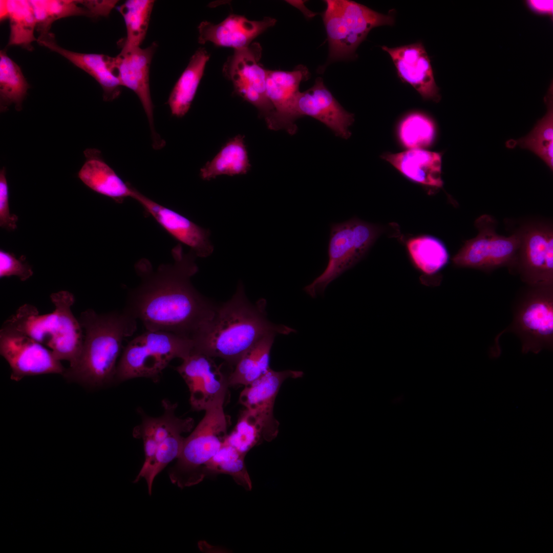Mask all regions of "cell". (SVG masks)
Segmentation results:
<instances>
[{"label":"cell","mask_w":553,"mask_h":553,"mask_svg":"<svg viewBox=\"0 0 553 553\" xmlns=\"http://www.w3.org/2000/svg\"><path fill=\"white\" fill-rule=\"evenodd\" d=\"M323 14L329 45L324 68L331 62L354 58L360 44L374 28L393 25L392 15L377 12L352 1L326 0Z\"/></svg>","instance_id":"cell-7"},{"label":"cell","mask_w":553,"mask_h":553,"mask_svg":"<svg viewBox=\"0 0 553 553\" xmlns=\"http://www.w3.org/2000/svg\"><path fill=\"white\" fill-rule=\"evenodd\" d=\"M436 135L435 124L424 114L413 112L406 115L399 123L398 136L402 145L408 149L430 146Z\"/></svg>","instance_id":"cell-36"},{"label":"cell","mask_w":553,"mask_h":553,"mask_svg":"<svg viewBox=\"0 0 553 553\" xmlns=\"http://www.w3.org/2000/svg\"><path fill=\"white\" fill-rule=\"evenodd\" d=\"M266 305L264 299L251 302L243 284L239 283L231 298L217 305L211 319L192 338L194 351L222 358L235 366L248 349L266 335L295 332L292 328L270 322Z\"/></svg>","instance_id":"cell-2"},{"label":"cell","mask_w":553,"mask_h":553,"mask_svg":"<svg viewBox=\"0 0 553 553\" xmlns=\"http://www.w3.org/2000/svg\"><path fill=\"white\" fill-rule=\"evenodd\" d=\"M276 334L264 336L239 358L228 375L229 386H246L259 379L270 369V351Z\"/></svg>","instance_id":"cell-28"},{"label":"cell","mask_w":553,"mask_h":553,"mask_svg":"<svg viewBox=\"0 0 553 553\" xmlns=\"http://www.w3.org/2000/svg\"><path fill=\"white\" fill-rule=\"evenodd\" d=\"M382 49L389 54L403 81L411 85L424 99L440 100L430 59L421 42Z\"/></svg>","instance_id":"cell-20"},{"label":"cell","mask_w":553,"mask_h":553,"mask_svg":"<svg viewBox=\"0 0 553 553\" xmlns=\"http://www.w3.org/2000/svg\"><path fill=\"white\" fill-rule=\"evenodd\" d=\"M225 399L205 411L204 416L184 438L177 462L169 471L171 482L180 488L201 482L207 462L219 451L227 436L230 418L224 411Z\"/></svg>","instance_id":"cell-6"},{"label":"cell","mask_w":553,"mask_h":553,"mask_svg":"<svg viewBox=\"0 0 553 553\" xmlns=\"http://www.w3.org/2000/svg\"><path fill=\"white\" fill-rule=\"evenodd\" d=\"M30 86L20 67L7 54L0 52V102L1 111L14 104L20 111Z\"/></svg>","instance_id":"cell-31"},{"label":"cell","mask_w":553,"mask_h":553,"mask_svg":"<svg viewBox=\"0 0 553 553\" xmlns=\"http://www.w3.org/2000/svg\"><path fill=\"white\" fill-rule=\"evenodd\" d=\"M83 153L86 161L78 173L83 184L118 203L132 197L133 186L125 182L104 161L99 150L87 148Z\"/></svg>","instance_id":"cell-24"},{"label":"cell","mask_w":553,"mask_h":553,"mask_svg":"<svg viewBox=\"0 0 553 553\" xmlns=\"http://www.w3.org/2000/svg\"><path fill=\"white\" fill-rule=\"evenodd\" d=\"M0 354L10 367V378L16 381L29 376L62 375L66 369L48 348L22 333L2 326Z\"/></svg>","instance_id":"cell-12"},{"label":"cell","mask_w":553,"mask_h":553,"mask_svg":"<svg viewBox=\"0 0 553 553\" xmlns=\"http://www.w3.org/2000/svg\"><path fill=\"white\" fill-rule=\"evenodd\" d=\"M310 76L308 68L303 65L291 71L267 70L266 93L274 112L267 124L271 130H285L290 135L296 133L298 119L295 104L300 91L301 82Z\"/></svg>","instance_id":"cell-15"},{"label":"cell","mask_w":553,"mask_h":553,"mask_svg":"<svg viewBox=\"0 0 553 553\" xmlns=\"http://www.w3.org/2000/svg\"><path fill=\"white\" fill-rule=\"evenodd\" d=\"M493 222L486 216L477 220L479 233L453 257L455 266L488 272L503 266H507L511 271L515 270L522 234L500 236L495 232Z\"/></svg>","instance_id":"cell-10"},{"label":"cell","mask_w":553,"mask_h":553,"mask_svg":"<svg viewBox=\"0 0 553 553\" xmlns=\"http://www.w3.org/2000/svg\"><path fill=\"white\" fill-rule=\"evenodd\" d=\"M55 306L50 313L40 314L36 307L25 304L7 318L2 327L22 333L50 349L57 359L73 363L82 346L83 331L71 310L75 299L66 290L53 293Z\"/></svg>","instance_id":"cell-4"},{"label":"cell","mask_w":553,"mask_h":553,"mask_svg":"<svg viewBox=\"0 0 553 553\" xmlns=\"http://www.w3.org/2000/svg\"><path fill=\"white\" fill-rule=\"evenodd\" d=\"M528 286L514 301L512 323L495 339V356L501 352L500 336L507 332L518 336L524 353L552 349L553 285Z\"/></svg>","instance_id":"cell-8"},{"label":"cell","mask_w":553,"mask_h":553,"mask_svg":"<svg viewBox=\"0 0 553 553\" xmlns=\"http://www.w3.org/2000/svg\"><path fill=\"white\" fill-rule=\"evenodd\" d=\"M262 52L258 42L234 50L224 64L223 73L231 81L233 92L253 105L267 124L274 110L266 93L267 69L260 63Z\"/></svg>","instance_id":"cell-11"},{"label":"cell","mask_w":553,"mask_h":553,"mask_svg":"<svg viewBox=\"0 0 553 553\" xmlns=\"http://www.w3.org/2000/svg\"><path fill=\"white\" fill-rule=\"evenodd\" d=\"M264 439L262 427L254 415L245 409L240 414L236 425L227 435L224 443L242 453H246Z\"/></svg>","instance_id":"cell-37"},{"label":"cell","mask_w":553,"mask_h":553,"mask_svg":"<svg viewBox=\"0 0 553 553\" xmlns=\"http://www.w3.org/2000/svg\"><path fill=\"white\" fill-rule=\"evenodd\" d=\"M301 371H274L270 369L262 377L245 386L239 401L251 412L260 423L263 438L271 441L278 435L279 422L273 414L276 397L283 382L287 378L302 377Z\"/></svg>","instance_id":"cell-16"},{"label":"cell","mask_w":553,"mask_h":553,"mask_svg":"<svg viewBox=\"0 0 553 553\" xmlns=\"http://www.w3.org/2000/svg\"><path fill=\"white\" fill-rule=\"evenodd\" d=\"M298 118L308 116L320 121L340 138L348 139L349 127L354 121V114L346 111L318 77L313 86L300 92L295 104Z\"/></svg>","instance_id":"cell-19"},{"label":"cell","mask_w":553,"mask_h":553,"mask_svg":"<svg viewBox=\"0 0 553 553\" xmlns=\"http://www.w3.org/2000/svg\"><path fill=\"white\" fill-rule=\"evenodd\" d=\"M515 269L527 285H553V236L550 229L536 227L522 234Z\"/></svg>","instance_id":"cell-17"},{"label":"cell","mask_w":553,"mask_h":553,"mask_svg":"<svg viewBox=\"0 0 553 553\" xmlns=\"http://www.w3.org/2000/svg\"><path fill=\"white\" fill-rule=\"evenodd\" d=\"M185 432H187L184 430H178L164 438L148 440L143 443L144 461L134 482L144 479L149 494H151L153 483L157 475L179 456L184 439L182 434Z\"/></svg>","instance_id":"cell-26"},{"label":"cell","mask_w":553,"mask_h":553,"mask_svg":"<svg viewBox=\"0 0 553 553\" xmlns=\"http://www.w3.org/2000/svg\"><path fill=\"white\" fill-rule=\"evenodd\" d=\"M132 198L139 202L145 212L175 239L190 247L197 257L211 255L214 247L210 240V231L177 212L153 201L133 187Z\"/></svg>","instance_id":"cell-18"},{"label":"cell","mask_w":553,"mask_h":553,"mask_svg":"<svg viewBox=\"0 0 553 553\" xmlns=\"http://www.w3.org/2000/svg\"><path fill=\"white\" fill-rule=\"evenodd\" d=\"M194 348V341L189 337L167 331L146 330L123 349L114 381L144 377L157 381L173 359H184Z\"/></svg>","instance_id":"cell-5"},{"label":"cell","mask_w":553,"mask_h":553,"mask_svg":"<svg viewBox=\"0 0 553 553\" xmlns=\"http://www.w3.org/2000/svg\"><path fill=\"white\" fill-rule=\"evenodd\" d=\"M186 384L193 409L205 411L218 401L225 399L228 375L217 365L213 357L193 351L176 368Z\"/></svg>","instance_id":"cell-13"},{"label":"cell","mask_w":553,"mask_h":553,"mask_svg":"<svg viewBox=\"0 0 553 553\" xmlns=\"http://www.w3.org/2000/svg\"><path fill=\"white\" fill-rule=\"evenodd\" d=\"M527 7L536 14L551 16L553 14V1L548 0H528L525 2Z\"/></svg>","instance_id":"cell-40"},{"label":"cell","mask_w":553,"mask_h":553,"mask_svg":"<svg viewBox=\"0 0 553 553\" xmlns=\"http://www.w3.org/2000/svg\"><path fill=\"white\" fill-rule=\"evenodd\" d=\"M1 20L8 19L10 23L9 46H20L28 50L37 41L34 32L36 22L29 1L1 0Z\"/></svg>","instance_id":"cell-29"},{"label":"cell","mask_w":553,"mask_h":553,"mask_svg":"<svg viewBox=\"0 0 553 553\" xmlns=\"http://www.w3.org/2000/svg\"><path fill=\"white\" fill-rule=\"evenodd\" d=\"M381 157L414 182L429 187H442L440 153L413 148L398 153H385Z\"/></svg>","instance_id":"cell-23"},{"label":"cell","mask_w":553,"mask_h":553,"mask_svg":"<svg viewBox=\"0 0 553 553\" xmlns=\"http://www.w3.org/2000/svg\"><path fill=\"white\" fill-rule=\"evenodd\" d=\"M78 320L83 331L81 350L62 376L68 382L99 388L115 380L122 342L135 333L137 320L124 309L101 314L88 309Z\"/></svg>","instance_id":"cell-3"},{"label":"cell","mask_w":553,"mask_h":553,"mask_svg":"<svg viewBox=\"0 0 553 553\" xmlns=\"http://www.w3.org/2000/svg\"><path fill=\"white\" fill-rule=\"evenodd\" d=\"M36 22V30L40 35L49 32L55 20L73 15H87L90 12L84 1L30 0Z\"/></svg>","instance_id":"cell-34"},{"label":"cell","mask_w":553,"mask_h":553,"mask_svg":"<svg viewBox=\"0 0 553 553\" xmlns=\"http://www.w3.org/2000/svg\"><path fill=\"white\" fill-rule=\"evenodd\" d=\"M38 44L54 51L93 77L103 90V98L111 101L119 96L122 87L117 75L114 57L94 53H81L62 48L51 33L40 35Z\"/></svg>","instance_id":"cell-22"},{"label":"cell","mask_w":553,"mask_h":553,"mask_svg":"<svg viewBox=\"0 0 553 553\" xmlns=\"http://www.w3.org/2000/svg\"><path fill=\"white\" fill-rule=\"evenodd\" d=\"M120 47V52L114 57L118 77L122 86L133 91L138 97L149 123L153 146L155 149L161 148L165 142L155 129L149 78L150 66L157 44L153 42L145 48Z\"/></svg>","instance_id":"cell-14"},{"label":"cell","mask_w":553,"mask_h":553,"mask_svg":"<svg viewBox=\"0 0 553 553\" xmlns=\"http://www.w3.org/2000/svg\"><path fill=\"white\" fill-rule=\"evenodd\" d=\"M244 136L241 134L230 138L210 161L200 169L204 180H210L221 175L233 176L247 174L250 169Z\"/></svg>","instance_id":"cell-27"},{"label":"cell","mask_w":553,"mask_h":553,"mask_svg":"<svg viewBox=\"0 0 553 553\" xmlns=\"http://www.w3.org/2000/svg\"><path fill=\"white\" fill-rule=\"evenodd\" d=\"M245 455L224 442L219 451L206 464L204 470L205 476L218 474H228L232 476L238 484L250 490L252 484L245 463Z\"/></svg>","instance_id":"cell-35"},{"label":"cell","mask_w":553,"mask_h":553,"mask_svg":"<svg viewBox=\"0 0 553 553\" xmlns=\"http://www.w3.org/2000/svg\"><path fill=\"white\" fill-rule=\"evenodd\" d=\"M18 217L10 214L9 206V189L3 167L0 172V226L8 230H14L17 227Z\"/></svg>","instance_id":"cell-39"},{"label":"cell","mask_w":553,"mask_h":553,"mask_svg":"<svg viewBox=\"0 0 553 553\" xmlns=\"http://www.w3.org/2000/svg\"><path fill=\"white\" fill-rule=\"evenodd\" d=\"M155 1L128 0L118 8L124 20L126 36L118 42L120 46L140 47L148 27Z\"/></svg>","instance_id":"cell-32"},{"label":"cell","mask_w":553,"mask_h":553,"mask_svg":"<svg viewBox=\"0 0 553 553\" xmlns=\"http://www.w3.org/2000/svg\"><path fill=\"white\" fill-rule=\"evenodd\" d=\"M407 246L415 267L428 275L437 274L448 263L449 256L444 244L431 236H419L410 239Z\"/></svg>","instance_id":"cell-30"},{"label":"cell","mask_w":553,"mask_h":553,"mask_svg":"<svg viewBox=\"0 0 553 553\" xmlns=\"http://www.w3.org/2000/svg\"><path fill=\"white\" fill-rule=\"evenodd\" d=\"M286 2L289 3L290 5H292L294 7H295L297 9H300L307 18H310L316 15V13L313 12L312 11H311L310 10L308 9L305 7V6L304 5L305 1H287Z\"/></svg>","instance_id":"cell-41"},{"label":"cell","mask_w":553,"mask_h":553,"mask_svg":"<svg viewBox=\"0 0 553 553\" xmlns=\"http://www.w3.org/2000/svg\"><path fill=\"white\" fill-rule=\"evenodd\" d=\"M328 262L324 271L304 288L310 297L324 293L329 284L360 262L383 232L381 226L354 217L330 226Z\"/></svg>","instance_id":"cell-9"},{"label":"cell","mask_w":553,"mask_h":553,"mask_svg":"<svg viewBox=\"0 0 553 553\" xmlns=\"http://www.w3.org/2000/svg\"><path fill=\"white\" fill-rule=\"evenodd\" d=\"M276 23V19L270 17L251 20L244 16L231 14L217 24L202 22L198 28V41L200 44L210 42L234 50L241 49L250 45L255 38Z\"/></svg>","instance_id":"cell-21"},{"label":"cell","mask_w":553,"mask_h":553,"mask_svg":"<svg viewBox=\"0 0 553 553\" xmlns=\"http://www.w3.org/2000/svg\"><path fill=\"white\" fill-rule=\"evenodd\" d=\"M22 255L17 259L13 253L0 250V278L12 275L18 276L22 281L29 279L33 274L32 267L25 262Z\"/></svg>","instance_id":"cell-38"},{"label":"cell","mask_w":553,"mask_h":553,"mask_svg":"<svg viewBox=\"0 0 553 553\" xmlns=\"http://www.w3.org/2000/svg\"><path fill=\"white\" fill-rule=\"evenodd\" d=\"M174 262L154 270L150 261L135 265L141 282L127 295L124 309L146 330L193 336L212 318L217 304L194 287L191 278L198 271L194 251L185 253L181 243L172 250Z\"/></svg>","instance_id":"cell-1"},{"label":"cell","mask_w":553,"mask_h":553,"mask_svg":"<svg viewBox=\"0 0 553 553\" xmlns=\"http://www.w3.org/2000/svg\"><path fill=\"white\" fill-rule=\"evenodd\" d=\"M545 101L547 112L526 137L516 141L519 145L530 150L540 157L552 169L553 167V108L552 84Z\"/></svg>","instance_id":"cell-33"},{"label":"cell","mask_w":553,"mask_h":553,"mask_svg":"<svg viewBox=\"0 0 553 553\" xmlns=\"http://www.w3.org/2000/svg\"><path fill=\"white\" fill-rule=\"evenodd\" d=\"M209 57L204 48H199L175 83L167 101L174 116L182 117L189 110Z\"/></svg>","instance_id":"cell-25"}]
</instances>
